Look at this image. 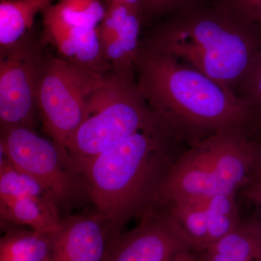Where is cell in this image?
I'll return each instance as SVG.
<instances>
[{"label":"cell","instance_id":"1","mask_svg":"<svg viewBox=\"0 0 261 261\" xmlns=\"http://www.w3.org/2000/svg\"><path fill=\"white\" fill-rule=\"evenodd\" d=\"M136 75L137 88L149 108L178 140L191 146L216 134L261 129L236 94L142 42Z\"/></svg>","mask_w":261,"mask_h":261},{"label":"cell","instance_id":"2","mask_svg":"<svg viewBox=\"0 0 261 261\" xmlns=\"http://www.w3.org/2000/svg\"><path fill=\"white\" fill-rule=\"evenodd\" d=\"M178 141L160 120L102 153L73 159L96 214L107 224L110 240L159 202L171 166L170 147Z\"/></svg>","mask_w":261,"mask_h":261},{"label":"cell","instance_id":"3","mask_svg":"<svg viewBox=\"0 0 261 261\" xmlns=\"http://www.w3.org/2000/svg\"><path fill=\"white\" fill-rule=\"evenodd\" d=\"M236 94L261 47V32L215 3L169 15L141 40Z\"/></svg>","mask_w":261,"mask_h":261},{"label":"cell","instance_id":"4","mask_svg":"<svg viewBox=\"0 0 261 261\" xmlns=\"http://www.w3.org/2000/svg\"><path fill=\"white\" fill-rule=\"evenodd\" d=\"M160 121L137 84L113 74L92 96L89 114L67 146L74 159H89Z\"/></svg>","mask_w":261,"mask_h":261},{"label":"cell","instance_id":"5","mask_svg":"<svg viewBox=\"0 0 261 261\" xmlns=\"http://www.w3.org/2000/svg\"><path fill=\"white\" fill-rule=\"evenodd\" d=\"M106 80L105 75L46 53L38 82L37 103L43 128L51 140L67 148L88 116L92 96Z\"/></svg>","mask_w":261,"mask_h":261},{"label":"cell","instance_id":"6","mask_svg":"<svg viewBox=\"0 0 261 261\" xmlns=\"http://www.w3.org/2000/svg\"><path fill=\"white\" fill-rule=\"evenodd\" d=\"M1 154L36 180L60 211L88 197L82 175L68 149L27 126L1 127Z\"/></svg>","mask_w":261,"mask_h":261},{"label":"cell","instance_id":"7","mask_svg":"<svg viewBox=\"0 0 261 261\" xmlns=\"http://www.w3.org/2000/svg\"><path fill=\"white\" fill-rule=\"evenodd\" d=\"M44 56L40 44L29 34L0 49L1 127L35 128L38 82Z\"/></svg>","mask_w":261,"mask_h":261},{"label":"cell","instance_id":"8","mask_svg":"<svg viewBox=\"0 0 261 261\" xmlns=\"http://www.w3.org/2000/svg\"><path fill=\"white\" fill-rule=\"evenodd\" d=\"M141 218L138 226L109 240L102 261H173L181 252L192 250L168 211L153 207Z\"/></svg>","mask_w":261,"mask_h":261},{"label":"cell","instance_id":"9","mask_svg":"<svg viewBox=\"0 0 261 261\" xmlns=\"http://www.w3.org/2000/svg\"><path fill=\"white\" fill-rule=\"evenodd\" d=\"M214 165L213 135L191 146L171 165L160 190L159 202L169 205L220 195Z\"/></svg>","mask_w":261,"mask_h":261},{"label":"cell","instance_id":"10","mask_svg":"<svg viewBox=\"0 0 261 261\" xmlns=\"http://www.w3.org/2000/svg\"><path fill=\"white\" fill-rule=\"evenodd\" d=\"M142 15L122 4L108 5L98 27L105 56L113 74L124 83L136 84V68L140 49Z\"/></svg>","mask_w":261,"mask_h":261},{"label":"cell","instance_id":"11","mask_svg":"<svg viewBox=\"0 0 261 261\" xmlns=\"http://www.w3.org/2000/svg\"><path fill=\"white\" fill-rule=\"evenodd\" d=\"M109 240L99 215L68 216L55 233L53 261H102Z\"/></svg>","mask_w":261,"mask_h":261},{"label":"cell","instance_id":"12","mask_svg":"<svg viewBox=\"0 0 261 261\" xmlns=\"http://www.w3.org/2000/svg\"><path fill=\"white\" fill-rule=\"evenodd\" d=\"M46 40L64 59L105 75L113 70L105 56L97 29L68 27L43 20Z\"/></svg>","mask_w":261,"mask_h":261},{"label":"cell","instance_id":"13","mask_svg":"<svg viewBox=\"0 0 261 261\" xmlns=\"http://www.w3.org/2000/svg\"><path fill=\"white\" fill-rule=\"evenodd\" d=\"M201 261H261V222L242 221L233 231L207 247Z\"/></svg>","mask_w":261,"mask_h":261},{"label":"cell","instance_id":"14","mask_svg":"<svg viewBox=\"0 0 261 261\" xmlns=\"http://www.w3.org/2000/svg\"><path fill=\"white\" fill-rule=\"evenodd\" d=\"M0 216L8 224L46 233H56L62 221L59 209L46 196L21 197L0 204Z\"/></svg>","mask_w":261,"mask_h":261},{"label":"cell","instance_id":"15","mask_svg":"<svg viewBox=\"0 0 261 261\" xmlns=\"http://www.w3.org/2000/svg\"><path fill=\"white\" fill-rule=\"evenodd\" d=\"M55 233L8 228L0 239V261H53Z\"/></svg>","mask_w":261,"mask_h":261},{"label":"cell","instance_id":"16","mask_svg":"<svg viewBox=\"0 0 261 261\" xmlns=\"http://www.w3.org/2000/svg\"><path fill=\"white\" fill-rule=\"evenodd\" d=\"M58 0H1L0 49L11 47L28 35L34 19Z\"/></svg>","mask_w":261,"mask_h":261},{"label":"cell","instance_id":"17","mask_svg":"<svg viewBox=\"0 0 261 261\" xmlns=\"http://www.w3.org/2000/svg\"><path fill=\"white\" fill-rule=\"evenodd\" d=\"M106 13L102 0H58L41 14L43 20L68 27L97 29Z\"/></svg>","mask_w":261,"mask_h":261},{"label":"cell","instance_id":"18","mask_svg":"<svg viewBox=\"0 0 261 261\" xmlns=\"http://www.w3.org/2000/svg\"><path fill=\"white\" fill-rule=\"evenodd\" d=\"M168 213L181 228L192 251L208 247V225L205 200L184 201L168 205Z\"/></svg>","mask_w":261,"mask_h":261},{"label":"cell","instance_id":"19","mask_svg":"<svg viewBox=\"0 0 261 261\" xmlns=\"http://www.w3.org/2000/svg\"><path fill=\"white\" fill-rule=\"evenodd\" d=\"M208 247L233 231L241 222L235 194H220L205 200Z\"/></svg>","mask_w":261,"mask_h":261},{"label":"cell","instance_id":"20","mask_svg":"<svg viewBox=\"0 0 261 261\" xmlns=\"http://www.w3.org/2000/svg\"><path fill=\"white\" fill-rule=\"evenodd\" d=\"M44 196L50 198L34 178L15 167L5 155L1 154L0 204L7 203L21 197Z\"/></svg>","mask_w":261,"mask_h":261},{"label":"cell","instance_id":"21","mask_svg":"<svg viewBox=\"0 0 261 261\" xmlns=\"http://www.w3.org/2000/svg\"><path fill=\"white\" fill-rule=\"evenodd\" d=\"M236 94L251 110L261 124V47L239 84Z\"/></svg>","mask_w":261,"mask_h":261},{"label":"cell","instance_id":"22","mask_svg":"<svg viewBox=\"0 0 261 261\" xmlns=\"http://www.w3.org/2000/svg\"><path fill=\"white\" fill-rule=\"evenodd\" d=\"M216 3L261 32V0H219Z\"/></svg>","mask_w":261,"mask_h":261},{"label":"cell","instance_id":"23","mask_svg":"<svg viewBox=\"0 0 261 261\" xmlns=\"http://www.w3.org/2000/svg\"><path fill=\"white\" fill-rule=\"evenodd\" d=\"M143 19L169 15L203 3L202 0H143Z\"/></svg>","mask_w":261,"mask_h":261},{"label":"cell","instance_id":"24","mask_svg":"<svg viewBox=\"0 0 261 261\" xmlns=\"http://www.w3.org/2000/svg\"><path fill=\"white\" fill-rule=\"evenodd\" d=\"M244 195L252 203L261 206V177L253 176L244 187Z\"/></svg>","mask_w":261,"mask_h":261},{"label":"cell","instance_id":"25","mask_svg":"<svg viewBox=\"0 0 261 261\" xmlns=\"http://www.w3.org/2000/svg\"><path fill=\"white\" fill-rule=\"evenodd\" d=\"M254 139H255V158L253 176L261 177V130H259L255 133Z\"/></svg>","mask_w":261,"mask_h":261},{"label":"cell","instance_id":"26","mask_svg":"<svg viewBox=\"0 0 261 261\" xmlns=\"http://www.w3.org/2000/svg\"><path fill=\"white\" fill-rule=\"evenodd\" d=\"M108 5L111 4H122L129 7L136 11L139 12L143 18V0H104Z\"/></svg>","mask_w":261,"mask_h":261},{"label":"cell","instance_id":"27","mask_svg":"<svg viewBox=\"0 0 261 261\" xmlns=\"http://www.w3.org/2000/svg\"><path fill=\"white\" fill-rule=\"evenodd\" d=\"M173 261H201V260L200 256L196 254V252L187 250L178 254Z\"/></svg>","mask_w":261,"mask_h":261}]
</instances>
